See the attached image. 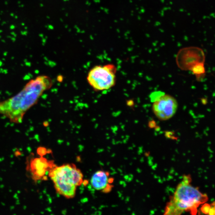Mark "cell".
Returning <instances> with one entry per match:
<instances>
[{
  "label": "cell",
  "mask_w": 215,
  "mask_h": 215,
  "mask_svg": "<svg viewBox=\"0 0 215 215\" xmlns=\"http://www.w3.org/2000/svg\"><path fill=\"white\" fill-rule=\"evenodd\" d=\"M52 85V78L47 75L38 76L31 80L17 94L0 101V115L12 123L21 124L26 113L38 103L41 97Z\"/></svg>",
  "instance_id": "6da1fadb"
},
{
  "label": "cell",
  "mask_w": 215,
  "mask_h": 215,
  "mask_svg": "<svg viewBox=\"0 0 215 215\" xmlns=\"http://www.w3.org/2000/svg\"><path fill=\"white\" fill-rule=\"evenodd\" d=\"M191 182V175H184L167 203L164 214L180 215L184 212L197 214L198 208L208 201V197L206 194L202 193L198 187L192 185Z\"/></svg>",
  "instance_id": "7a4b0ae2"
},
{
  "label": "cell",
  "mask_w": 215,
  "mask_h": 215,
  "mask_svg": "<svg viewBox=\"0 0 215 215\" xmlns=\"http://www.w3.org/2000/svg\"><path fill=\"white\" fill-rule=\"evenodd\" d=\"M48 175L56 192L67 199L75 197L77 187L83 184V174L74 164L53 166Z\"/></svg>",
  "instance_id": "3957f363"
},
{
  "label": "cell",
  "mask_w": 215,
  "mask_h": 215,
  "mask_svg": "<svg viewBox=\"0 0 215 215\" xmlns=\"http://www.w3.org/2000/svg\"><path fill=\"white\" fill-rule=\"evenodd\" d=\"M116 72L115 65L111 64L97 65L89 72L88 82L97 91L108 90L116 83Z\"/></svg>",
  "instance_id": "277c9868"
},
{
  "label": "cell",
  "mask_w": 215,
  "mask_h": 215,
  "mask_svg": "<svg viewBox=\"0 0 215 215\" xmlns=\"http://www.w3.org/2000/svg\"><path fill=\"white\" fill-rule=\"evenodd\" d=\"M153 103V112L161 121L171 118L177 110L178 103L176 99L169 94H164Z\"/></svg>",
  "instance_id": "5b68a950"
},
{
  "label": "cell",
  "mask_w": 215,
  "mask_h": 215,
  "mask_svg": "<svg viewBox=\"0 0 215 215\" xmlns=\"http://www.w3.org/2000/svg\"><path fill=\"white\" fill-rule=\"evenodd\" d=\"M205 56L202 50L197 47H189L180 50L176 58L178 67L183 70H191L199 63L205 62Z\"/></svg>",
  "instance_id": "8992f818"
},
{
  "label": "cell",
  "mask_w": 215,
  "mask_h": 215,
  "mask_svg": "<svg viewBox=\"0 0 215 215\" xmlns=\"http://www.w3.org/2000/svg\"><path fill=\"white\" fill-rule=\"evenodd\" d=\"M108 172L99 170L96 172L90 179V184L94 189L101 191L104 193H108L112 189L111 183L113 179L110 178Z\"/></svg>",
  "instance_id": "52a82bcc"
},
{
  "label": "cell",
  "mask_w": 215,
  "mask_h": 215,
  "mask_svg": "<svg viewBox=\"0 0 215 215\" xmlns=\"http://www.w3.org/2000/svg\"><path fill=\"white\" fill-rule=\"evenodd\" d=\"M53 166L44 157L34 159L31 163V171L34 179L38 180L44 177L47 171Z\"/></svg>",
  "instance_id": "ba28073f"
},
{
  "label": "cell",
  "mask_w": 215,
  "mask_h": 215,
  "mask_svg": "<svg viewBox=\"0 0 215 215\" xmlns=\"http://www.w3.org/2000/svg\"><path fill=\"white\" fill-rule=\"evenodd\" d=\"M204 63H198L191 68V71H192L194 75L196 76V79L198 81H200L205 76L206 70Z\"/></svg>",
  "instance_id": "9c48e42d"
},
{
  "label": "cell",
  "mask_w": 215,
  "mask_h": 215,
  "mask_svg": "<svg viewBox=\"0 0 215 215\" xmlns=\"http://www.w3.org/2000/svg\"><path fill=\"white\" fill-rule=\"evenodd\" d=\"M213 203L211 204H204L201 207V212L204 214H209L210 211V209L212 208Z\"/></svg>",
  "instance_id": "30bf717a"
},
{
  "label": "cell",
  "mask_w": 215,
  "mask_h": 215,
  "mask_svg": "<svg viewBox=\"0 0 215 215\" xmlns=\"http://www.w3.org/2000/svg\"><path fill=\"white\" fill-rule=\"evenodd\" d=\"M164 93L161 91H157L153 92L151 94L150 98L152 102H154L157 99L159 98L160 97L163 95Z\"/></svg>",
  "instance_id": "8fae6325"
},
{
  "label": "cell",
  "mask_w": 215,
  "mask_h": 215,
  "mask_svg": "<svg viewBox=\"0 0 215 215\" xmlns=\"http://www.w3.org/2000/svg\"><path fill=\"white\" fill-rule=\"evenodd\" d=\"M215 214V203L213 202V205L212 206V208L210 211L209 214L210 215H214Z\"/></svg>",
  "instance_id": "7c38bea8"
}]
</instances>
